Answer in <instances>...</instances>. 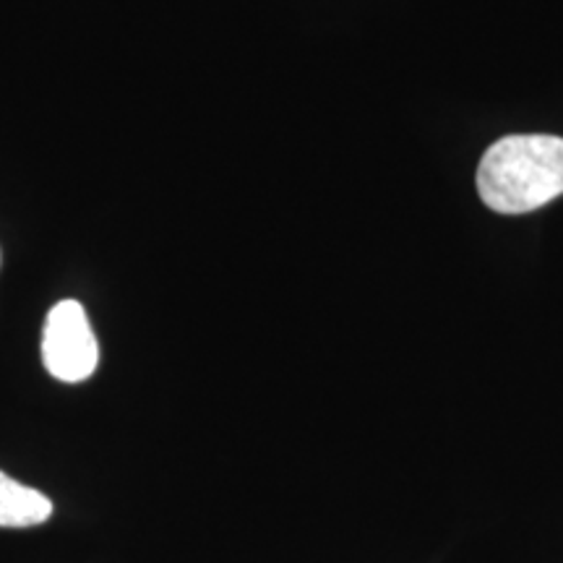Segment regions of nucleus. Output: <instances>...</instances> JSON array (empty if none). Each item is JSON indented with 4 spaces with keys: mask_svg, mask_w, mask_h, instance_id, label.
I'll use <instances>...</instances> for the list:
<instances>
[{
    "mask_svg": "<svg viewBox=\"0 0 563 563\" xmlns=\"http://www.w3.org/2000/svg\"><path fill=\"white\" fill-rule=\"evenodd\" d=\"M477 194L498 214H527L563 196V139L517 133L498 139L477 167Z\"/></svg>",
    "mask_w": 563,
    "mask_h": 563,
    "instance_id": "f257e3e1",
    "label": "nucleus"
},
{
    "mask_svg": "<svg viewBox=\"0 0 563 563\" xmlns=\"http://www.w3.org/2000/svg\"><path fill=\"white\" fill-rule=\"evenodd\" d=\"M42 363L63 384H81L100 365V342L79 300L55 302L42 332Z\"/></svg>",
    "mask_w": 563,
    "mask_h": 563,
    "instance_id": "f03ea898",
    "label": "nucleus"
},
{
    "mask_svg": "<svg viewBox=\"0 0 563 563\" xmlns=\"http://www.w3.org/2000/svg\"><path fill=\"white\" fill-rule=\"evenodd\" d=\"M53 504L45 493L0 473V527H34L47 522Z\"/></svg>",
    "mask_w": 563,
    "mask_h": 563,
    "instance_id": "7ed1b4c3",
    "label": "nucleus"
}]
</instances>
